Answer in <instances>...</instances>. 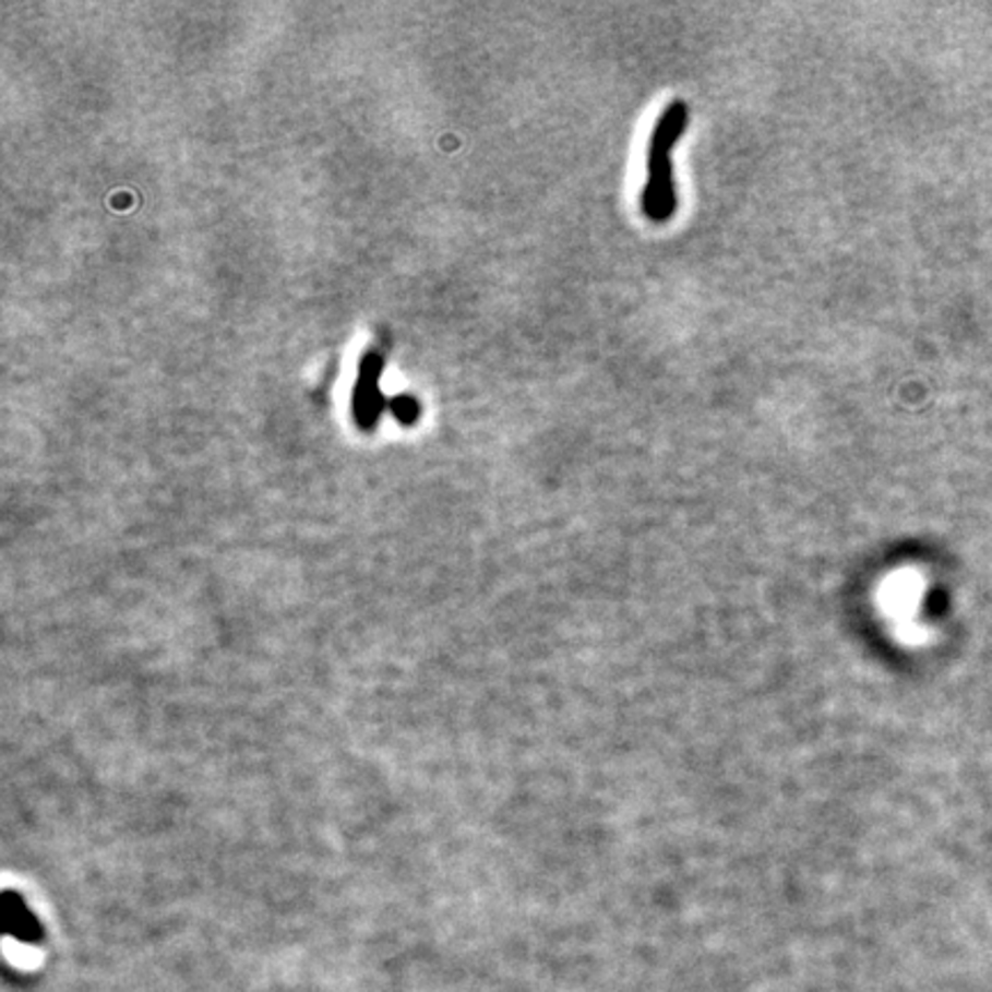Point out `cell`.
I'll list each match as a JSON object with an SVG mask.
<instances>
[{
    "label": "cell",
    "mask_w": 992,
    "mask_h": 992,
    "mask_svg": "<svg viewBox=\"0 0 992 992\" xmlns=\"http://www.w3.org/2000/svg\"><path fill=\"white\" fill-rule=\"evenodd\" d=\"M690 122V108L685 101H671L661 110L648 145V178L642 191V210L653 224H667L678 210V195L673 184L671 152L685 136Z\"/></svg>",
    "instance_id": "obj_1"
}]
</instances>
